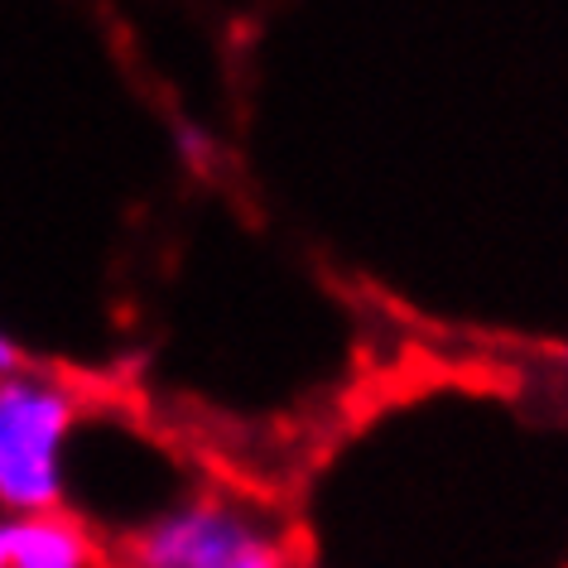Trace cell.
Masks as SVG:
<instances>
[{"label":"cell","mask_w":568,"mask_h":568,"mask_svg":"<svg viewBox=\"0 0 568 568\" xmlns=\"http://www.w3.org/2000/svg\"><path fill=\"white\" fill-rule=\"evenodd\" d=\"M78 419V395L49 376H0V506L39 516L63 501V448Z\"/></svg>","instance_id":"obj_1"},{"label":"cell","mask_w":568,"mask_h":568,"mask_svg":"<svg viewBox=\"0 0 568 568\" xmlns=\"http://www.w3.org/2000/svg\"><path fill=\"white\" fill-rule=\"evenodd\" d=\"M131 554L135 568H290L280 539L226 501L164 510L140 530Z\"/></svg>","instance_id":"obj_2"},{"label":"cell","mask_w":568,"mask_h":568,"mask_svg":"<svg viewBox=\"0 0 568 568\" xmlns=\"http://www.w3.org/2000/svg\"><path fill=\"white\" fill-rule=\"evenodd\" d=\"M6 568H92V545L63 510L6 520Z\"/></svg>","instance_id":"obj_3"},{"label":"cell","mask_w":568,"mask_h":568,"mask_svg":"<svg viewBox=\"0 0 568 568\" xmlns=\"http://www.w3.org/2000/svg\"><path fill=\"white\" fill-rule=\"evenodd\" d=\"M179 145H183V160H207V135L203 131H189V125H179Z\"/></svg>","instance_id":"obj_4"},{"label":"cell","mask_w":568,"mask_h":568,"mask_svg":"<svg viewBox=\"0 0 568 568\" xmlns=\"http://www.w3.org/2000/svg\"><path fill=\"white\" fill-rule=\"evenodd\" d=\"M16 372H24V357H20V347L0 333V376H16Z\"/></svg>","instance_id":"obj_5"},{"label":"cell","mask_w":568,"mask_h":568,"mask_svg":"<svg viewBox=\"0 0 568 568\" xmlns=\"http://www.w3.org/2000/svg\"><path fill=\"white\" fill-rule=\"evenodd\" d=\"M0 568H6V520H0Z\"/></svg>","instance_id":"obj_6"}]
</instances>
